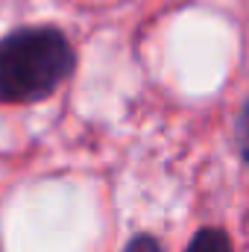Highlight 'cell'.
<instances>
[{
	"label": "cell",
	"mask_w": 249,
	"mask_h": 252,
	"mask_svg": "<svg viewBox=\"0 0 249 252\" xmlns=\"http://www.w3.org/2000/svg\"><path fill=\"white\" fill-rule=\"evenodd\" d=\"M76 67L59 27H21L0 38V106H30L53 97Z\"/></svg>",
	"instance_id": "6da1fadb"
},
{
	"label": "cell",
	"mask_w": 249,
	"mask_h": 252,
	"mask_svg": "<svg viewBox=\"0 0 249 252\" xmlns=\"http://www.w3.org/2000/svg\"><path fill=\"white\" fill-rule=\"evenodd\" d=\"M185 252H235V247H232L229 232H223L217 226H205L190 238Z\"/></svg>",
	"instance_id": "7a4b0ae2"
},
{
	"label": "cell",
	"mask_w": 249,
	"mask_h": 252,
	"mask_svg": "<svg viewBox=\"0 0 249 252\" xmlns=\"http://www.w3.org/2000/svg\"><path fill=\"white\" fill-rule=\"evenodd\" d=\"M235 147H238V156L244 158V164H249V100L241 106L238 121H235Z\"/></svg>",
	"instance_id": "3957f363"
},
{
	"label": "cell",
	"mask_w": 249,
	"mask_h": 252,
	"mask_svg": "<svg viewBox=\"0 0 249 252\" xmlns=\"http://www.w3.org/2000/svg\"><path fill=\"white\" fill-rule=\"evenodd\" d=\"M124 252H164V250H161V244L153 235H135L124 247Z\"/></svg>",
	"instance_id": "277c9868"
}]
</instances>
